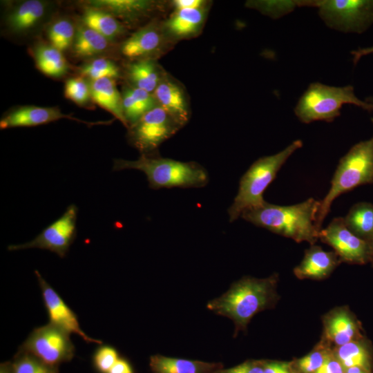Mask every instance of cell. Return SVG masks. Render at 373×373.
<instances>
[{
  "label": "cell",
  "instance_id": "obj_45",
  "mask_svg": "<svg viewBox=\"0 0 373 373\" xmlns=\"http://www.w3.org/2000/svg\"><path fill=\"white\" fill-rule=\"evenodd\" d=\"M370 247V260L373 265V238L369 242Z\"/></svg>",
  "mask_w": 373,
  "mask_h": 373
},
{
  "label": "cell",
  "instance_id": "obj_32",
  "mask_svg": "<svg viewBox=\"0 0 373 373\" xmlns=\"http://www.w3.org/2000/svg\"><path fill=\"white\" fill-rule=\"evenodd\" d=\"M79 73L81 77L93 81L104 77L117 78L120 76V70L112 60L100 57L91 59L82 66L79 68Z\"/></svg>",
  "mask_w": 373,
  "mask_h": 373
},
{
  "label": "cell",
  "instance_id": "obj_6",
  "mask_svg": "<svg viewBox=\"0 0 373 373\" xmlns=\"http://www.w3.org/2000/svg\"><path fill=\"white\" fill-rule=\"evenodd\" d=\"M347 104L371 111L370 106L355 95L352 86H333L313 82L298 100L294 113L305 124L315 121L330 122L341 115L343 106Z\"/></svg>",
  "mask_w": 373,
  "mask_h": 373
},
{
  "label": "cell",
  "instance_id": "obj_5",
  "mask_svg": "<svg viewBox=\"0 0 373 373\" xmlns=\"http://www.w3.org/2000/svg\"><path fill=\"white\" fill-rule=\"evenodd\" d=\"M303 142L296 140L281 151L256 160L240 180L238 193L228 209L229 221L237 220L243 211L262 204L263 193L274 180L278 171Z\"/></svg>",
  "mask_w": 373,
  "mask_h": 373
},
{
  "label": "cell",
  "instance_id": "obj_23",
  "mask_svg": "<svg viewBox=\"0 0 373 373\" xmlns=\"http://www.w3.org/2000/svg\"><path fill=\"white\" fill-rule=\"evenodd\" d=\"M333 353L345 369L358 367L372 372V354L363 338L333 348Z\"/></svg>",
  "mask_w": 373,
  "mask_h": 373
},
{
  "label": "cell",
  "instance_id": "obj_35",
  "mask_svg": "<svg viewBox=\"0 0 373 373\" xmlns=\"http://www.w3.org/2000/svg\"><path fill=\"white\" fill-rule=\"evenodd\" d=\"M265 15L278 18L300 7V1H263L249 3Z\"/></svg>",
  "mask_w": 373,
  "mask_h": 373
},
{
  "label": "cell",
  "instance_id": "obj_33",
  "mask_svg": "<svg viewBox=\"0 0 373 373\" xmlns=\"http://www.w3.org/2000/svg\"><path fill=\"white\" fill-rule=\"evenodd\" d=\"M11 364L12 373H59L58 367L47 365L32 354L19 350Z\"/></svg>",
  "mask_w": 373,
  "mask_h": 373
},
{
  "label": "cell",
  "instance_id": "obj_16",
  "mask_svg": "<svg viewBox=\"0 0 373 373\" xmlns=\"http://www.w3.org/2000/svg\"><path fill=\"white\" fill-rule=\"evenodd\" d=\"M340 263L334 251H326L319 246L312 245L305 251L300 263L294 269V274L299 279L321 280L327 278Z\"/></svg>",
  "mask_w": 373,
  "mask_h": 373
},
{
  "label": "cell",
  "instance_id": "obj_20",
  "mask_svg": "<svg viewBox=\"0 0 373 373\" xmlns=\"http://www.w3.org/2000/svg\"><path fill=\"white\" fill-rule=\"evenodd\" d=\"M89 84L91 99L128 128L124 114L122 95L116 87L114 79L104 77L90 81Z\"/></svg>",
  "mask_w": 373,
  "mask_h": 373
},
{
  "label": "cell",
  "instance_id": "obj_2",
  "mask_svg": "<svg viewBox=\"0 0 373 373\" xmlns=\"http://www.w3.org/2000/svg\"><path fill=\"white\" fill-rule=\"evenodd\" d=\"M321 201L313 198L289 206H280L265 202L245 210L241 217L271 232L293 239L306 241L313 245L318 239L316 219Z\"/></svg>",
  "mask_w": 373,
  "mask_h": 373
},
{
  "label": "cell",
  "instance_id": "obj_41",
  "mask_svg": "<svg viewBox=\"0 0 373 373\" xmlns=\"http://www.w3.org/2000/svg\"><path fill=\"white\" fill-rule=\"evenodd\" d=\"M108 373H134L130 363L125 358H120L114 364Z\"/></svg>",
  "mask_w": 373,
  "mask_h": 373
},
{
  "label": "cell",
  "instance_id": "obj_15",
  "mask_svg": "<svg viewBox=\"0 0 373 373\" xmlns=\"http://www.w3.org/2000/svg\"><path fill=\"white\" fill-rule=\"evenodd\" d=\"M165 35L163 26L151 23L126 39L120 46V52L133 61L152 59L163 47Z\"/></svg>",
  "mask_w": 373,
  "mask_h": 373
},
{
  "label": "cell",
  "instance_id": "obj_25",
  "mask_svg": "<svg viewBox=\"0 0 373 373\" xmlns=\"http://www.w3.org/2000/svg\"><path fill=\"white\" fill-rule=\"evenodd\" d=\"M127 75L133 86L151 93L164 76L153 59L133 61L127 67Z\"/></svg>",
  "mask_w": 373,
  "mask_h": 373
},
{
  "label": "cell",
  "instance_id": "obj_36",
  "mask_svg": "<svg viewBox=\"0 0 373 373\" xmlns=\"http://www.w3.org/2000/svg\"><path fill=\"white\" fill-rule=\"evenodd\" d=\"M119 358L116 349L108 345L99 347L93 356V365L99 373H108Z\"/></svg>",
  "mask_w": 373,
  "mask_h": 373
},
{
  "label": "cell",
  "instance_id": "obj_26",
  "mask_svg": "<svg viewBox=\"0 0 373 373\" xmlns=\"http://www.w3.org/2000/svg\"><path fill=\"white\" fill-rule=\"evenodd\" d=\"M82 23L95 30L108 40L113 41L125 32L123 24L116 17L104 10L86 7Z\"/></svg>",
  "mask_w": 373,
  "mask_h": 373
},
{
  "label": "cell",
  "instance_id": "obj_29",
  "mask_svg": "<svg viewBox=\"0 0 373 373\" xmlns=\"http://www.w3.org/2000/svg\"><path fill=\"white\" fill-rule=\"evenodd\" d=\"M343 220L346 227L358 238L368 242L373 238V204H355Z\"/></svg>",
  "mask_w": 373,
  "mask_h": 373
},
{
  "label": "cell",
  "instance_id": "obj_9",
  "mask_svg": "<svg viewBox=\"0 0 373 373\" xmlns=\"http://www.w3.org/2000/svg\"><path fill=\"white\" fill-rule=\"evenodd\" d=\"M181 127L169 113L157 106L128 127V138L141 154H153Z\"/></svg>",
  "mask_w": 373,
  "mask_h": 373
},
{
  "label": "cell",
  "instance_id": "obj_17",
  "mask_svg": "<svg viewBox=\"0 0 373 373\" xmlns=\"http://www.w3.org/2000/svg\"><path fill=\"white\" fill-rule=\"evenodd\" d=\"M159 106L169 113L182 126L189 118L186 95L180 85L165 75L153 93Z\"/></svg>",
  "mask_w": 373,
  "mask_h": 373
},
{
  "label": "cell",
  "instance_id": "obj_24",
  "mask_svg": "<svg viewBox=\"0 0 373 373\" xmlns=\"http://www.w3.org/2000/svg\"><path fill=\"white\" fill-rule=\"evenodd\" d=\"M122 97L124 114L129 126L158 106L153 93L133 86L123 90Z\"/></svg>",
  "mask_w": 373,
  "mask_h": 373
},
{
  "label": "cell",
  "instance_id": "obj_40",
  "mask_svg": "<svg viewBox=\"0 0 373 373\" xmlns=\"http://www.w3.org/2000/svg\"><path fill=\"white\" fill-rule=\"evenodd\" d=\"M206 3L202 0H175L172 3L175 10L205 8Z\"/></svg>",
  "mask_w": 373,
  "mask_h": 373
},
{
  "label": "cell",
  "instance_id": "obj_47",
  "mask_svg": "<svg viewBox=\"0 0 373 373\" xmlns=\"http://www.w3.org/2000/svg\"><path fill=\"white\" fill-rule=\"evenodd\" d=\"M372 122H373V118H372Z\"/></svg>",
  "mask_w": 373,
  "mask_h": 373
},
{
  "label": "cell",
  "instance_id": "obj_43",
  "mask_svg": "<svg viewBox=\"0 0 373 373\" xmlns=\"http://www.w3.org/2000/svg\"><path fill=\"white\" fill-rule=\"evenodd\" d=\"M0 373H12L11 361L1 363Z\"/></svg>",
  "mask_w": 373,
  "mask_h": 373
},
{
  "label": "cell",
  "instance_id": "obj_21",
  "mask_svg": "<svg viewBox=\"0 0 373 373\" xmlns=\"http://www.w3.org/2000/svg\"><path fill=\"white\" fill-rule=\"evenodd\" d=\"M206 17L205 8L175 10L164 22L166 35L177 39L186 38L197 34Z\"/></svg>",
  "mask_w": 373,
  "mask_h": 373
},
{
  "label": "cell",
  "instance_id": "obj_42",
  "mask_svg": "<svg viewBox=\"0 0 373 373\" xmlns=\"http://www.w3.org/2000/svg\"><path fill=\"white\" fill-rule=\"evenodd\" d=\"M350 53L352 55V61L354 64L356 65L363 56L373 55V46L359 48L356 50L351 51Z\"/></svg>",
  "mask_w": 373,
  "mask_h": 373
},
{
  "label": "cell",
  "instance_id": "obj_37",
  "mask_svg": "<svg viewBox=\"0 0 373 373\" xmlns=\"http://www.w3.org/2000/svg\"><path fill=\"white\" fill-rule=\"evenodd\" d=\"M218 373H265V360H247L233 367L222 368Z\"/></svg>",
  "mask_w": 373,
  "mask_h": 373
},
{
  "label": "cell",
  "instance_id": "obj_28",
  "mask_svg": "<svg viewBox=\"0 0 373 373\" xmlns=\"http://www.w3.org/2000/svg\"><path fill=\"white\" fill-rule=\"evenodd\" d=\"M37 67L46 75L60 77L69 69V65L61 51L51 44H39L34 50Z\"/></svg>",
  "mask_w": 373,
  "mask_h": 373
},
{
  "label": "cell",
  "instance_id": "obj_30",
  "mask_svg": "<svg viewBox=\"0 0 373 373\" xmlns=\"http://www.w3.org/2000/svg\"><path fill=\"white\" fill-rule=\"evenodd\" d=\"M333 352V348L324 340L305 356L294 360L293 365L298 373H315Z\"/></svg>",
  "mask_w": 373,
  "mask_h": 373
},
{
  "label": "cell",
  "instance_id": "obj_31",
  "mask_svg": "<svg viewBox=\"0 0 373 373\" xmlns=\"http://www.w3.org/2000/svg\"><path fill=\"white\" fill-rule=\"evenodd\" d=\"M75 33L73 23L65 18L56 20L48 29L50 44L61 52L73 47Z\"/></svg>",
  "mask_w": 373,
  "mask_h": 373
},
{
  "label": "cell",
  "instance_id": "obj_8",
  "mask_svg": "<svg viewBox=\"0 0 373 373\" xmlns=\"http://www.w3.org/2000/svg\"><path fill=\"white\" fill-rule=\"evenodd\" d=\"M19 350L57 367L71 361L75 356L70 334L50 323L34 329Z\"/></svg>",
  "mask_w": 373,
  "mask_h": 373
},
{
  "label": "cell",
  "instance_id": "obj_44",
  "mask_svg": "<svg viewBox=\"0 0 373 373\" xmlns=\"http://www.w3.org/2000/svg\"><path fill=\"white\" fill-rule=\"evenodd\" d=\"M344 373H372L358 367H352L345 369Z\"/></svg>",
  "mask_w": 373,
  "mask_h": 373
},
{
  "label": "cell",
  "instance_id": "obj_19",
  "mask_svg": "<svg viewBox=\"0 0 373 373\" xmlns=\"http://www.w3.org/2000/svg\"><path fill=\"white\" fill-rule=\"evenodd\" d=\"M157 3L148 0H91L86 7L107 12L115 17L132 21L150 13L156 8Z\"/></svg>",
  "mask_w": 373,
  "mask_h": 373
},
{
  "label": "cell",
  "instance_id": "obj_12",
  "mask_svg": "<svg viewBox=\"0 0 373 373\" xmlns=\"http://www.w3.org/2000/svg\"><path fill=\"white\" fill-rule=\"evenodd\" d=\"M50 323L68 334H76L86 343L102 344V341L88 336L80 328L76 314L66 304L57 291L46 281L40 273L35 271Z\"/></svg>",
  "mask_w": 373,
  "mask_h": 373
},
{
  "label": "cell",
  "instance_id": "obj_39",
  "mask_svg": "<svg viewBox=\"0 0 373 373\" xmlns=\"http://www.w3.org/2000/svg\"><path fill=\"white\" fill-rule=\"evenodd\" d=\"M345 368L335 357L334 353L327 358L325 363L315 373H344Z\"/></svg>",
  "mask_w": 373,
  "mask_h": 373
},
{
  "label": "cell",
  "instance_id": "obj_10",
  "mask_svg": "<svg viewBox=\"0 0 373 373\" xmlns=\"http://www.w3.org/2000/svg\"><path fill=\"white\" fill-rule=\"evenodd\" d=\"M77 211V206L70 204L61 217L43 229L33 240L23 244L10 245L8 249L38 248L49 250L64 258L76 237Z\"/></svg>",
  "mask_w": 373,
  "mask_h": 373
},
{
  "label": "cell",
  "instance_id": "obj_46",
  "mask_svg": "<svg viewBox=\"0 0 373 373\" xmlns=\"http://www.w3.org/2000/svg\"><path fill=\"white\" fill-rule=\"evenodd\" d=\"M365 101L370 106L371 111H373V97H368Z\"/></svg>",
  "mask_w": 373,
  "mask_h": 373
},
{
  "label": "cell",
  "instance_id": "obj_18",
  "mask_svg": "<svg viewBox=\"0 0 373 373\" xmlns=\"http://www.w3.org/2000/svg\"><path fill=\"white\" fill-rule=\"evenodd\" d=\"M152 373H218L224 368L221 363L172 358L160 354L150 357Z\"/></svg>",
  "mask_w": 373,
  "mask_h": 373
},
{
  "label": "cell",
  "instance_id": "obj_27",
  "mask_svg": "<svg viewBox=\"0 0 373 373\" xmlns=\"http://www.w3.org/2000/svg\"><path fill=\"white\" fill-rule=\"evenodd\" d=\"M109 43L104 36L82 23L76 29L73 48L77 57H92L106 51Z\"/></svg>",
  "mask_w": 373,
  "mask_h": 373
},
{
  "label": "cell",
  "instance_id": "obj_14",
  "mask_svg": "<svg viewBox=\"0 0 373 373\" xmlns=\"http://www.w3.org/2000/svg\"><path fill=\"white\" fill-rule=\"evenodd\" d=\"M323 340L332 348L363 338L358 321L347 307L333 309L323 318Z\"/></svg>",
  "mask_w": 373,
  "mask_h": 373
},
{
  "label": "cell",
  "instance_id": "obj_3",
  "mask_svg": "<svg viewBox=\"0 0 373 373\" xmlns=\"http://www.w3.org/2000/svg\"><path fill=\"white\" fill-rule=\"evenodd\" d=\"M113 171L136 169L144 173L149 187L162 188H198L209 182L206 169L196 162H184L164 158L156 154H141L136 160L115 159Z\"/></svg>",
  "mask_w": 373,
  "mask_h": 373
},
{
  "label": "cell",
  "instance_id": "obj_7",
  "mask_svg": "<svg viewBox=\"0 0 373 373\" xmlns=\"http://www.w3.org/2000/svg\"><path fill=\"white\" fill-rule=\"evenodd\" d=\"M315 7L329 28L362 33L373 23V0H304L302 7Z\"/></svg>",
  "mask_w": 373,
  "mask_h": 373
},
{
  "label": "cell",
  "instance_id": "obj_22",
  "mask_svg": "<svg viewBox=\"0 0 373 373\" xmlns=\"http://www.w3.org/2000/svg\"><path fill=\"white\" fill-rule=\"evenodd\" d=\"M46 11L47 4L42 1H25L9 12L6 24L15 33L25 32L35 27L44 17Z\"/></svg>",
  "mask_w": 373,
  "mask_h": 373
},
{
  "label": "cell",
  "instance_id": "obj_11",
  "mask_svg": "<svg viewBox=\"0 0 373 373\" xmlns=\"http://www.w3.org/2000/svg\"><path fill=\"white\" fill-rule=\"evenodd\" d=\"M318 239L334 249L341 262L363 265L370 260L369 242L354 234L343 218H334L325 229H321Z\"/></svg>",
  "mask_w": 373,
  "mask_h": 373
},
{
  "label": "cell",
  "instance_id": "obj_38",
  "mask_svg": "<svg viewBox=\"0 0 373 373\" xmlns=\"http://www.w3.org/2000/svg\"><path fill=\"white\" fill-rule=\"evenodd\" d=\"M265 373H298L292 361L265 360Z\"/></svg>",
  "mask_w": 373,
  "mask_h": 373
},
{
  "label": "cell",
  "instance_id": "obj_13",
  "mask_svg": "<svg viewBox=\"0 0 373 373\" xmlns=\"http://www.w3.org/2000/svg\"><path fill=\"white\" fill-rule=\"evenodd\" d=\"M63 118L90 126L98 124H108V122H86L70 115L64 114L57 107L23 106L6 113L0 120V128L1 129H7L15 127L35 126L48 124Z\"/></svg>",
  "mask_w": 373,
  "mask_h": 373
},
{
  "label": "cell",
  "instance_id": "obj_1",
  "mask_svg": "<svg viewBox=\"0 0 373 373\" xmlns=\"http://www.w3.org/2000/svg\"><path fill=\"white\" fill-rule=\"evenodd\" d=\"M277 283V274L265 278L243 277L220 297L210 300L207 307L215 314L232 320L236 335L246 329L256 314L274 307L279 298Z\"/></svg>",
  "mask_w": 373,
  "mask_h": 373
},
{
  "label": "cell",
  "instance_id": "obj_34",
  "mask_svg": "<svg viewBox=\"0 0 373 373\" xmlns=\"http://www.w3.org/2000/svg\"><path fill=\"white\" fill-rule=\"evenodd\" d=\"M64 95L75 104L85 105L91 99L89 82L81 76L70 78L66 82Z\"/></svg>",
  "mask_w": 373,
  "mask_h": 373
},
{
  "label": "cell",
  "instance_id": "obj_4",
  "mask_svg": "<svg viewBox=\"0 0 373 373\" xmlns=\"http://www.w3.org/2000/svg\"><path fill=\"white\" fill-rule=\"evenodd\" d=\"M373 183V136L354 144L339 161L331 186L321 201L316 219L318 231L333 201L354 188Z\"/></svg>",
  "mask_w": 373,
  "mask_h": 373
}]
</instances>
